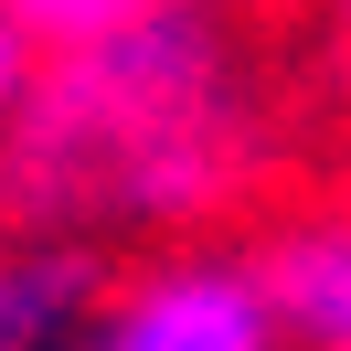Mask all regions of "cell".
I'll return each mask as SVG.
<instances>
[{
    "mask_svg": "<svg viewBox=\"0 0 351 351\" xmlns=\"http://www.w3.org/2000/svg\"><path fill=\"white\" fill-rule=\"evenodd\" d=\"M256 171V75L223 0H149L96 43L43 53L0 117L11 223H192Z\"/></svg>",
    "mask_w": 351,
    "mask_h": 351,
    "instance_id": "1",
    "label": "cell"
},
{
    "mask_svg": "<svg viewBox=\"0 0 351 351\" xmlns=\"http://www.w3.org/2000/svg\"><path fill=\"white\" fill-rule=\"evenodd\" d=\"M86 341L107 351H277V287H266V256H160L138 277H107V308H96Z\"/></svg>",
    "mask_w": 351,
    "mask_h": 351,
    "instance_id": "2",
    "label": "cell"
},
{
    "mask_svg": "<svg viewBox=\"0 0 351 351\" xmlns=\"http://www.w3.org/2000/svg\"><path fill=\"white\" fill-rule=\"evenodd\" d=\"M96 308H107V256H96V234L22 223V245H0V351L86 341Z\"/></svg>",
    "mask_w": 351,
    "mask_h": 351,
    "instance_id": "3",
    "label": "cell"
},
{
    "mask_svg": "<svg viewBox=\"0 0 351 351\" xmlns=\"http://www.w3.org/2000/svg\"><path fill=\"white\" fill-rule=\"evenodd\" d=\"M266 287H277V319H287V341L351 351V213L277 234V245H266Z\"/></svg>",
    "mask_w": 351,
    "mask_h": 351,
    "instance_id": "4",
    "label": "cell"
},
{
    "mask_svg": "<svg viewBox=\"0 0 351 351\" xmlns=\"http://www.w3.org/2000/svg\"><path fill=\"white\" fill-rule=\"evenodd\" d=\"M128 11H149V0H0V22L22 32L32 53H64V43H96V32H117Z\"/></svg>",
    "mask_w": 351,
    "mask_h": 351,
    "instance_id": "5",
    "label": "cell"
},
{
    "mask_svg": "<svg viewBox=\"0 0 351 351\" xmlns=\"http://www.w3.org/2000/svg\"><path fill=\"white\" fill-rule=\"evenodd\" d=\"M22 75H32V43L11 22H0V117H11V96H22Z\"/></svg>",
    "mask_w": 351,
    "mask_h": 351,
    "instance_id": "6",
    "label": "cell"
},
{
    "mask_svg": "<svg viewBox=\"0 0 351 351\" xmlns=\"http://www.w3.org/2000/svg\"><path fill=\"white\" fill-rule=\"evenodd\" d=\"M341 32H351V0H341Z\"/></svg>",
    "mask_w": 351,
    "mask_h": 351,
    "instance_id": "7",
    "label": "cell"
}]
</instances>
